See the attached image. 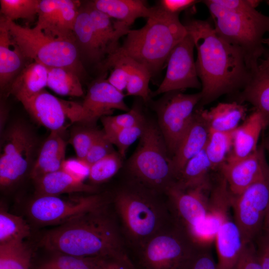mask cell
Segmentation results:
<instances>
[{
  "instance_id": "obj_19",
  "label": "cell",
  "mask_w": 269,
  "mask_h": 269,
  "mask_svg": "<svg viewBox=\"0 0 269 269\" xmlns=\"http://www.w3.org/2000/svg\"><path fill=\"white\" fill-rule=\"evenodd\" d=\"M266 127L258 111L255 110L247 117L243 124L233 132L232 147L226 161L240 159L256 151L261 133Z\"/></svg>"
},
{
  "instance_id": "obj_35",
  "label": "cell",
  "mask_w": 269,
  "mask_h": 269,
  "mask_svg": "<svg viewBox=\"0 0 269 269\" xmlns=\"http://www.w3.org/2000/svg\"><path fill=\"white\" fill-rule=\"evenodd\" d=\"M30 229L20 216L0 209V244L12 241H23L30 235Z\"/></svg>"
},
{
  "instance_id": "obj_27",
  "label": "cell",
  "mask_w": 269,
  "mask_h": 269,
  "mask_svg": "<svg viewBox=\"0 0 269 269\" xmlns=\"http://www.w3.org/2000/svg\"><path fill=\"white\" fill-rule=\"evenodd\" d=\"M85 5L100 44L107 57L120 46L119 39L127 34L130 30L129 27L120 21H113L112 18L94 7L91 1L87 2Z\"/></svg>"
},
{
  "instance_id": "obj_29",
  "label": "cell",
  "mask_w": 269,
  "mask_h": 269,
  "mask_svg": "<svg viewBox=\"0 0 269 269\" xmlns=\"http://www.w3.org/2000/svg\"><path fill=\"white\" fill-rule=\"evenodd\" d=\"M36 196H58L75 192H94L95 188L75 179L62 169L44 175L34 180Z\"/></svg>"
},
{
  "instance_id": "obj_9",
  "label": "cell",
  "mask_w": 269,
  "mask_h": 269,
  "mask_svg": "<svg viewBox=\"0 0 269 269\" xmlns=\"http://www.w3.org/2000/svg\"><path fill=\"white\" fill-rule=\"evenodd\" d=\"M36 146L34 134L23 123H12L3 134L0 144V186H12L25 175L30 166Z\"/></svg>"
},
{
  "instance_id": "obj_43",
  "label": "cell",
  "mask_w": 269,
  "mask_h": 269,
  "mask_svg": "<svg viewBox=\"0 0 269 269\" xmlns=\"http://www.w3.org/2000/svg\"><path fill=\"white\" fill-rule=\"evenodd\" d=\"M104 129H121L130 128L144 124V118L140 112L133 108L126 113L101 118Z\"/></svg>"
},
{
  "instance_id": "obj_12",
  "label": "cell",
  "mask_w": 269,
  "mask_h": 269,
  "mask_svg": "<svg viewBox=\"0 0 269 269\" xmlns=\"http://www.w3.org/2000/svg\"><path fill=\"white\" fill-rule=\"evenodd\" d=\"M109 202L105 197L98 194L71 199H63L58 196H39L30 203L28 213L37 224L58 226Z\"/></svg>"
},
{
  "instance_id": "obj_40",
  "label": "cell",
  "mask_w": 269,
  "mask_h": 269,
  "mask_svg": "<svg viewBox=\"0 0 269 269\" xmlns=\"http://www.w3.org/2000/svg\"><path fill=\"white\" fill-rule=\"evenodd\" d=\"M121 157L119 153L113 152L90 165L89 179L100 183L112 178L122 166Z\"/></svg>"
},
{
  "instance_id": "obj_6",
  "label": "cell",
  "mask_w": 269,
  "mask_h": 269,
  "mask_svg": "<svg viewBox=\"0 0 269 269\" xmlns=\"http://www.w3.org/2000/svg\"><path fill=\"white\" fill-rule=\"evenodd\" d=\"M6 21L13 41L26 59L48 67L67 68L79 76L82 73L81 58L75 41L49 36L35 26H23L6 18Z\"/></svg>"
},
{
  "instance_id": "obj_2",
  "label": "cell",
  "mask_w": 269,
  "mask_h": 269,
  "mask_svg": "<svg viewBox=\"0 0 269 269\" xmlns=\"http://www.w3.org/2000/svg\"><path fill=\"white\" fill-rule=\"evenodd\" d=\"M110 202L45 233L47 250L80 258H103L125 252L123 235Z\"/></svg>"
},
{
  "instance_id": "obj_31",
  "label": "cell",
  "mask_w": 269,
  "mask_h": 269,
  "mask_svg": "<svg viewBox=\"0 0 269 269\" xmlns=\"http://www.w3.org/2000/svg\"><path fill=\"white\" fill-rule=\"evenodd\" d=\"M211 170V164L204 149L187 162L175 184L184 189L210 187L209 173Z\"/></svg>"
},
{
  "instance_id": "obj_41",
  "label": "cell",
  "mask_w": 269,
  "mask_h": 269,
  "mask_svg": "<svg viewBox=\"0 0 269 269\" xmlns=\"http://www.w3.org/2000/svg\"><path fill=\"white\" fill-rule=\"evenodd\" d=\"M60 3V0H40L38 7L35 27L53 37H55Z\"/></svg>"
},
{
  "instance_id": "obj_45",
  "label": "cell",
  "mask_w": 269,
  "mask_h": 269,
  "mask_svg": "<svg viewBox=\"0 0 269 269\" xmlns=\"http://www.w3.org/2000/svg\"><path fill=\"white\" fill-rule=\"evenodd\" d=\"M234 269H262L253 242L245 245Z\"/></svg>"
},
{
  "instance_id": "obj_34",
  "label": "cell",
  "mask_w": 269,
  "mask_h": 269,
  "mask_svg": "<svg viewBox=\"0 0 269 269\" xmlns=\"http://www.w3.org/2000/svg\"><path fill=\"white\" fill-rule=\"evenodd\" d=\"M233 144V132H221L209 130L208 139L204 148L212 170L221 167L225 162Z\"/></svg>"
},
{
  "instance_id": "obj_18",
  "label": "cell",
  "mask_w": 269,
  "mask_h": 269,
  "mask_svg": "<svg viewBox=\"0 0 269 269\" xmlns=\"http://www.w3.org/2000/svg\"><path fill=\"white\" fill-rule=\"evenodd\" d=\"M209 129L195 110L193 121L171 158V167L175 181L187 162L203 150L207 144Z\"/></svg>"
},
{
  "instance_id": "obj_8",
  "label": "cell",
  "mask_w": 269,
  "mask_h": 269,
  "mask_svg": "<svg viewBox=\"0 0 269 269\" xmlns=\"http://www.w3.org/2000/svg\"><path fill=\"white\" fill-rule=\"evenodd\" d=\"M199 247L173 222L139 250L145 269H189Z\"/></svg>"
},
{
  "instance_id": "obj_10",
  "label": "cell",
  "mask_w": 269,
  "mask_h": 269,
  "mask_svg": "<svg viewBox=\"0 0 269 269\" xmlns=\"http://www.w3.org/2000/svg\"><path fill=\"white\" fill-rule=\"evenodd\" d=\"M166 94L157 111L160 131L168 152L172 156L193 121L202 95L200 92L187 94L174 91Z\"/></svg>"
},
{
  "instance_id": "obj_11",
  "label": "cell",
  "mask_w": 269,
  "mask_h": 269,
  "mask_svg": "<svg viewBox=\"0 0 269 269\" xmlns=\"http://www.w3.org/2000/svg\"><path fill=\"white\" fill-rule=\"evenodd\" d=\"M231 206L244 243L254 242L262 231L269 209V170L240 194L233 196Z\"/></svg>"
},
{
  "instance_id": "obj_39",
  "label": "cell",
  "mask_w": 269,
  "mask_h": 269,
  "mask_svg": "<svg viewBox=\"0 0 269 269\" xmlns=\"http://www.w3.org/2000/svg\"><path fill=\"white\" fill-rule=\"evenodd\" d=\"M144 124L134 127L121 129H104L106 138L118 148L122 157L130 147L143 133Z\"/></svg>"
},
{
  "instance_id": "obj_4",
  "label": "cell",
  "mask_w": 269,
  "mask_h": 269,
  "mask_svg": "<svg viewBox=\"0 0 269 269\" xmlns=\"http://www.w3.org/2000/svg\"><path fill=\"white\" fill-rule=\"evenodd\" d=\"M140 187L120 189L112 202L123 237L139 249L173 222L167 203L156 198V192Z\"/></svg>"
},
{
  "instance_id": "obj_17",
  "label": "cell",
  "mask_w": 269,
  "mask_h": 269,
  "mask_svg": "<svg viewBox=\"0 0 269 269\" xmlns=\"http://www.w3.org/2000/svg\"><path fill=\"white\" fill-rule=\"evenodd\" d=\"M36 121L50 131L61 132L69 119L67 101L59 99L45 90L19 100Z\"/></svg>"
},
{
  "instance_id": "obj_52",
  "label": "cell",
  "mask_w": 269,
  "mask_h": 269,
  "mask_svg": "<svg viewBox=\"0 0 269 269\" xmlns=\"http://www.w3.org/2000/svg\"><path fill=\"white\" fill-rule=\"evenodd\" d=\"M263 230L264 234L269 236V209L264 221Z\"/></svg>"
},
{
  "instance_id": "obj_16",
  "label": "cell",
  "mask_w": 269,
  "mask_h": 269,
  "mask_svg": "<svg viewBox=\"0 0 269 269\" xmlns=\"http://www.w3.org/2000/svg\"><path fill=\"white\" fill-rule=\"evenodd\" d=\"M124 98L123 93L115 88L107 79L101 78L94 81L81 104L85 122L109 116L115 109L129 111Z\"/></svg>"
},
{
  "instance_id": "obj_21",
  "label": "cell",
  "mask_w": 269,
  "mask_h": 269,
  "mask_svg": "<svg viewBox=\"0 0 269 269\" xmlns=\"http://www.w3.org/2000/svg\"><path fill=\"white\" fill-rule=\"evenodd\" d=\"M115 63L122 65L127 72V95L138 96L146 101L149 98L148 86L152 77L148 69L133 58L116 51L109 55L100 67L106 71Z\"/></svg>"
},
{
  "instance_id": "obj_42",
  "label": "cell",
  "mask_w": 269,
  "mask_h": 269,
  "mask_svg": "<svg viewBox=\"0 0 269 269\" xmlns=\"http://www.w3.org/2000/svg\"><path fill=\"white\" fill-rule=\"evenodd\" d=\"M104 133V131L87 128L74 132L72 134L70 142L77 158L84 160L91 146Z\"/></svg>"
},
{
  "instance_id": "obj_50",
  "label": "cell",
  "mask_w": 269,
  "mask_h": 269,
  "mask_svg": "<svg viewBox=\"0 0 269 269\" xmlns=\"http://www.w3.org/2000/svg\"><path fill=\"white\" fill-rule=\"evenodd\" d=\"M110 69H112V70L107 79L108 82L117 90L123 93L126 90L128 85L126 70L122 65L117 63L111 65Z\"/></svg>"
},
{
  "instance_id": "obj_13",
  "label": "cell",
  "mask_w": 269,
  "mask_h": 269,
  "mask_svg": "<svg viewBox=\"0 0 269 269\" xmlns=\"http://www.w3.org/2000/svg\"><path fill=\"white\" fill-rule=\"evenodd\" d=\"M195 44L192 36H186L172 49L166 61L165 77L153 95L201 89L194 58Z\"/></svg>"
},
{
  "instance_id": "obj_33",
  "label": "cell",
  "mask_w": 269,
  "mask_h": 269,
  "mask_svg": "<svg viewBox=\"0 0 269 269\" xmlns=\"http://www.w3.org/2000/svg\"><path fill=\"white\" fill-rule=\"evenodd\" d=\"M31 256L23 241L0 244V269H30Z\"/></svg>"
},
{
  "instance_id": "obj_24",
  "label": "cell",
  "mask_w": 269,
  "mask_h": 269,
  "mask_svg": "<svg viewBox=\"0 0 269 269\" xmlns=\"http://www.w3.org/2000/svg\"><path fill=\"white\" fill-rule=\"evenodd\" d=\"M238 94L240 103L246 101L251 104L261 114L267 127L269 126V66L259 62L252 69L245 87Z\"/></svg>"
},
{
  "instance_id": "obj_36",
  "label": "cell",
  "mask_w": 269,
  "mask_h": 269,
  "mask_svg": "<svg viewBox=\"0 0 269 269\" xmlns=\"http://www.w3.org/2000/svg\"><path fill=\"white\" fill-rule=\"evenodd\" d=\"M81 5V2L78 0H60L55 38L75 41L74 27Z\"/></svg>"
},
{
  "instance_id": "obj_32",
  "label": "cell",
  "mask_w": 269,
  "mask_h": 269,
  "mask_svg": "<svg viewBox=\"0 0 269 269\" xmlns=\"http://www.w3.org/2000/svg\"><path fill=\"white\" fill-rule=\"evenodd\" d=\"M47 87L62 96L80 97L84 92L79 75L71 69L60 67H48Z\"/></svg>"
},
{
  "instance_id": "obj_3",
  "label": "cell",
  "mask_w": 269,
  "mask_h": 269,
  "mask_svg": "<svg viewBox=\"0 0 269 269\" xmlns=\"http://www.w3.org/2000/svg\"><path fill=\"white\" fill-rule=\"evenodd\" d=\"M187 34L179 15L168 14L155 6L145 24L138 29H130L115 51L141 64L152 76L161 69L172 49Z\"/></svg>"
},
{
  "instance_id": "obj_49",
  "label": "cell",
  "mask_w": 269,
  "mask_h": 269,
  "mask_svg": "<svg viewBox=\"0 0 269 269\" xmlns=\"http://www.w3.org/2000/svg\"><path fill=\"white\" fill-rule=\"evenodd\" d=\"M200 1L196 0H160L156 6L166 13L179 15L181 11L189 9Z\"/></svg>"
},
{
  "instance_id": "obj_5",
  "label": "cell",
  "mask_w": 269,
  "mask_h": 269,
  "mask_svg": "<svg viewBox=\"0 0 269 269\" xmlns=\"http://www.w3.org/2000/svg\"><path fill=\"white\" fill-rule=\"evenodd\" d=\"M208 7L217 34L243 52L251 70L264 52V35L269 34V16L256 8L242 11L227 9L212 0H203Z\"/></svg>"
},
{
  "instance_id": "obj_37",
  "label": "cell",
  "mask_w": 269,
  "mask_h": 269,
  "mask_svg": "<svg viewBox=\"0 0 269 269\" xmlns=\"http://www.w3.org/2000/svg\"><path fill=\"white\" fill-rule=\"evenodd\" d=\"M100 258H80L55 253L35 269H95Z\"/></svg>"
},
{
  "instance_id": "obj_38",
  "label": "cell",
  "mask_w": 269,
  "mask_h": 269,
  "mask_svg": "<svg viewBox=\"0 0 269 269\" xmlns=\"http://www.w3.org/2000/svg\"><path fill=\"white\" fill-rule=\"evenodd\" d=\"M40 0H0V13L13 21L23 19L31 21L37 15Z\"/></svg>"
},
{
  "instance_id": "obj_46",
  "label": "cell",
  "mask_w": 269,
  "mask_h": 269,
  "mask_svg": "<svg viewBox=\"0 0 269 269\" xmlns=\"http://www.w3.org/2000/svg\"><path fill=\"white\" fill-rule=\"evenodd\" d=\"M61 169L75 179L84 182L89 178L90 166L84 160L77 159H65Z\"/></svg>"
},
{
  "instance_id": "obj_15",
  "label": "cell",
  "mask_w": 269,
  "mask_h": 269,
  "mask_svg": "<svg viewBox=\"0 0 269 269\" xmlns=\"http://www.w3.org/2000/svg\"><path fill=\"white\" fill-rule=\"evenodd\" d=\"M263 145L243 158L226 161L220 168L229 191L233 196L240 194L246 189L261 179L269 170Z\"/></svg>"
},
{
  "instance_id": "obj_22",
  "label": "cell",
  "mask_w": 269,
  "mask_h": 269,
  "mask_svg": "<svg viewBox=\"0 0 269 269\" xmlns=\"http://www.w3.org/2000/svg\"><path fill=\"white\" fill-rule=\"evenodd\" d=\"M26 59L13 42L6 18H0V87L1 90L11 85L23 69Z\"/></svg>"
},
{
  "instance_id": "obj_1",
  "label": "cell",
  "mask_w": 269,
  "mask_h": 269,
  "mask_svg": "<svg viewBox=\"0 0 269 269\" xmlns=\"http://www.w3.org/2000/svg\"><path fill=\"white\" fill-rule=\"evenodd\" d=\"M183 23L197 51L196 67L202 85L200 108L224 94L242 91L251 73L242 50L220 37L208 21L192 19Z\"/></svg>"
},
{
  "instance_id": "obj_47",
  "label": "cell",
  "mask_w": 269,
  "mask_h": 269,
  "mask_svg": "<svg viewBox=\"0 0 269 269\" xmlns=\"http://www.w3.org/2000/svg\"><path fill=\"white\" fill-rule=\"evenodd\" d=\"M210 245L201 246L198 249L189 269H218L209 251Z\"/></svg>"
},
{
  "instance_id": "obj_7",
  "label": "cell",
  "mask_w": 269,
  "mask_h": 269,
  "mask_svg": "<svg viewBox=\"0 0 269 269\" xmlns=\"http://www.w3.org/2000/svg\"><path fill=\"white\" fill-rule=\"evenodd\" d=\"M162 134L152 124L145 125L128 167L137 183L152 191L165 193L175 179Z\"/></svg>"
},
{
  "instance_id": "obj_25",
  "label": "cell",
  "mask_w": 269,
  "mask_h": 269,
  "mask_svg": "<svg viewBox=\"0 0 269 269\" xmlns=\"http://www.w3.org/2000/svg\"><path fill=\"white\" fill-rule=\"evenodd\" d=\"M198 109L209 130L230 133L246 118L247 108L238 102L220 103L209 110Z\"/></svg>"
},
{
  "instance_id": "obj_28",
  "label": "cell",
  "mask_w": 269,
  "mask_h": 269,
  "mask_svg": "<svg viewBox=\"0 0 269 269\" xmlns=\"http://www.w3.org/2000/svg\"><path fill=\"white\" fill-rule=\"evenodd\" d=\"M91 2L97 9L128 27L138 18H148L153 12V7H149L142 0H95Z\"/></svg>"
},
{
  "instance_id": "obj_23",
  "label": "cell",
  "mask_w": 269,
  "mask_h": 269,
  "mask_svg": "<svg viewBox=\"0 0 269 269\" xmlns=\"http://www.w3.org/2000/svg\"><path fill=\"white\" fill-rule=\"evenodd\" d=\"M73 33L81 59L100 66L107 55L100 44L85 4L81 5Z\"/></svg>"
},
{
  "instance_id": "obj_54",
  "label": "cell",
  "mask_w": 269,
  "mask_h": 269,
  "mask_svg": "<svg viewBox=\"0 0 269 269\" xmlns=\"http://www.w3.org/2000/svg\"><path fill=\"white\" fill-rule=\"evenodd\" d=\"M265 43H267L269 45V38L265 40ZM261 64L265 66H269V55L268 58L261 62H260Z\"/></svg>"
},
{
  "instance_id": "obj_51",
  "label": "cell",
  "mask_w": 269,
  "mask_h": 269,
  "mask_svg": "<svg viewBox=\"0 0 269 269\" xmlns=\"http://www.w3.org/2000/svg\"><path fill=\"white\" fill-rule=\"evenodd\" d=\"M256 239L255 246L262 269H269V236L261 233Z\"/></svg>"
},
{
  "instance_id": "obj_26",
  "label": "cell",
  "mask_w": 269,
  "mask_h": 269,
  "mask_svg": "<svg viewBox=\"0 0 269 269\" xmlns=\"http://www.w3.org/2000/svg\"><path fill=\"white\" fill-rule=\"evenodd\" d=\"M66 146L60 133L50 131L31 168L30 178L34 181L44 175L61 169L65 160Z\"/></svg>"
},
{
  "instance_id": "obj_20",
  "label": "cell",
  "mask_w": 269,
  "mask_h": 269,
  "mask_svg": "<svg viewBox=\"0 0 269 269\" xmlns=\"http://www.w3.org/2000/svg\"><path fill=\"white\" fill-rule=\"evenodd\" d=\"M218 269H234L244 243L240 230L234 220L227 217L215 238Z\"/></svg>"
},
{
  "instance_id": "obj_30",
  "label": "cell",
  "mask_w": 269,
  "mask_h": 269,
  "mask_svg": "<svg viewBox=\"0 0 269 269\" xmlns=\"http://www.w3.org/2000/svg\"><path fill=\"white\" fill-rule=\"evenodd\" d=\"M48 69L36 61L25 65L10 86L9 93L17 100L35 95L47 86Z\"/></svg>"
},
{
  "instance_id": "obj_44",
  "label": "cell",
  "mask_w": 269,
  "mask_h": 269,
  "mask_svg": "<svg viewBox=\"0 0 269 269\" xmlns=\"http://www.w3.org/2000/svg\"><path fill=\"white\" fill-rule=\"evenodd\" d=\"M112 144L105 133L91 146L84 160L90 166L107 155L113 152Z\"/></svg>"
},
{
  "instance_id": "obj_53",
  "label": "cell",
  "mask_w": 269,
  "mask_h": 269,
  "mask_svg": "<svg viewBox=\"0 0 269 269\" xmlns=\"http://www.w3.org/2000/svg\"><path fill=\"white\" fill-rule=\"evenodd\" d=\"M263 146L264 149H266L267 150L269 155V131L268 135L264 139V142L263 143Z\"/></svg>"
},
{
  "instance_id": "obj_14",
  "label": "cell",
  "mask_w": 269,
  "mask_h": 269,
  "mask_svg": "<svg viewBox=\"0 0 269 269\" xmlns=\"http://www.w3.org/2000/svg\"><path fill=\"white\" fill-rule=\"evenodd\" d=\"M209 187L181 188L175 182L165 192L173 222L187 234L210 212L211 206L205 194Z\"/></svg>"
},
{
  "instance_id": "obj_48",
  "label": "cell",
  "mask_w": 269,
  "mask_h": 269,
  "mask_svg": "<svg viewBox=\"0 0 269 269\" xmlns=\"http://www.w3.org/2000/svg\"><path fill=\"white\" fill-rule=\"evenodd\" d=\"M95 269H134L125 252L101 258Z\"/></svg>"
}]
</instances>
